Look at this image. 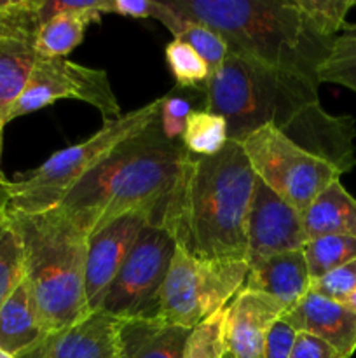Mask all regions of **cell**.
<instances>
[{"instance_id":"obj_1","label":"cell","mask_w":356,"mask_h":358,"mask_svg":"<svg viewBox=\"0 0 356 358\" xmlns=\"http://www.w3.org/2000/svg\"><path fill=\"white\" fill-rule=\"evenodd\" d=\"M202 94L206 110L225 119L232 142L269 126L344 173L356 166L355 119L328 114L313 79L229 55Z\"/></svg>"},{"instance_id":"obj_2","label":"cell","mask_w":356,"mask_h":358,"mask_svg":"<svg viewBox=\"0 0 356 358\" xmlns=\"http://www.w3.org/2000/svg\"><path fill=\"white\" fill-rule=\"evenodd\" d=\"M255 178L239 142L229 140L215 156L187 154L154 226L164 227L192 257L246 262V219Z\"/></svg>"},{"instance_id":"obj_3","label":"cell","mask_w":356,"mask_h":358,"mask_svg":"<svg viewBox=\"0 0 356 358\" xmlns=\"http://www.w3.org/2000/svg\"><path fill=\"white\" fill-rule=\"evenodd\" d=\"M187 154L184 143L164 135L157 115L115 147L54 210L87 238L126 213H147L154 224Z\"/></svg>"},{"instance_id":"obj_4","label":"cell","mask_w":356,"mask_h":358,"mask_svg":"<svg viewBox=\"0 0 356 358\" xmlns=\"http://www.w3.org/2000/svg\"><path fill=\"white\" fill-rule=\"evenodd\" d=\"M166 3L178 16L216 31L225 41L229 55L314 83L318 66L328 56L335 38L318 34L293 0H173Z\"/></svg>"},{"instance_id":"obj_5","label":"cell","mask_w":356,"mask_h":358,"mask_svg":"<svg viewBox=\"0 0 356 358\" xmlns=\"http://www.w3.org/2000/svg\"><path fill=\"white\" fill-rule=\"evenodd\" d=\"M30 285L47 331L82 320L91 313L86 299L87 236L54 208L42 213H10Z\"/></svg>"},{"instance_id":"obj_6","label":"cell","mask_w":356,"mask_h":358,"mask_svg":"<svg viewBox=\"0 0 356 358\" xmlns=\"http://www.w3.org/2000/svg\"><path fill=\"white\" fill-rule=\"evenodd\" d=\"M161 98L103 122L93 136L52 154L35 170L10 180V213H42L56 208L66 194L100 166L112 150L136 135L159 115Z\"/></svg>"},{"instance_id":"obj_7","label":"cell","mask_w":356,"mask_h":358,"mask_svg":"<svg viewBox=\"0 0 356 358\" xmlns=\"http://www.w3.org/2000/svg\"><path fill=\"white\" fill-rule=\"evenodd\" d=\"M244 261H206L177 247L159 297L164 322L195 329L227 306L244 287Z\"/></svg>"},{"instance_id":"obj_8","label":"cell","mask_w":356,"mask_h":358,"mask_svg":"<svg viewBox=\"0 0 356 358\" xmlns=\"http://www.w3.org/2000/svg\"><path fill=\"white\" fill-rule=\"evenodd\" d=\"M257 178L299 213L341 180L344 171L330 161L297 145L274 128L257 129L241 142Z\"/></svg>"},{"instance_id":"obj_9","label":"cell","mask_w":356,"mask_h":358,"mask_svg":"<svg viewBox=\"0 0 356 358\" xmlns=\"http://www.w3.org/2000/svg\"><path fill=\"white\" fill-rule=\"evenodd\" d=\"M175 250L177 243L164 227L147 224L108 287L100 310L122 320L157 317Z\"/></svg>"},{"instance_id":"obj_10","label":"cell","mask_w":356,"mask_h":358,"mask_svg":"<svg viewBox=\"0 0 356 358\" xmlns=\"http://www.w3.org/2000/svg\"><path fill=\"white\" fill-rule=\"evenodd\" d=\"M59 100L89 103L100 112L103 122L122 117L121 105L105 70L79 65L66 58H38L27 87L9 110L7 122Z\"/></svg>"},{"instance_id":"obj_11","label":"cell","mask_w":356,"mask_h":358,"mask_svg":"<svg viewBox=\"0 0 356 358\" xmlns=\"http://www.w3.org/2000/svg\"><path fill=\"white\" fill-rule=\"evenodd\" d=\"M307 241L302 213L279 198L260 178H255L246 219L248 268L271 255L302 250Z\"/></svg>"},{"instance_id":"obj_12","label":"cell","mask_w":356,"mask_h":358,"mask_svg":"<svg viewBox=\"0 0 356 358\" xmlns=\"http://www.w3.org/2000/svg\"><path fill=\"white\" fill-rule=\"evenodd\" d=\"M149 222L147 213H126L87 238L86 299L91 311L100 310L108 287L131 252L140 231Z\"/></svg>"},{"instance_id":"obj_13","label":"cell","mask_w":356,"mask_h":358,"mask_svg":"<svg viewBox=\"0 0 356 358\" xmlns=\"http://www.w3.org/2000/svg\"><path fill=\"white\" fill-rule=\"evenodd\" d=\"M285 313L272 297L241 289L225 308L223 358H264L267 332Z\"/></svg>"},{"instance_id":"obj_14","label":"cell","mask_w":356,"mask_h":358,"mask_svg":"<svg viewBox=\"0 0 356 358\" xmlns=\"http://www.w3.org/2000/svg\"><path fill=\"white\" fill-rule=\"evenodd\" d=\"M121 322L101 310L91 311L75 324L47 332L16 358H119Z\"/></svg>"},{"instance_id":"obj_15","label":"cell","mask_w":356,"mask_h":358,"mask_svg":"<svg viewBox=\"0 0 356 358\" xmlns=\"http://www.w3.org/2000/svg\"><path fill=\"white\" fill-rule=\"evenodd\" d=\"M283 320L297 332H307L351 358L356 352V313L344 303L309 292L290 308Z\"/></svg>"},{"instance_id":"obj_16","label":"cell","mask_w":356,"mask_h":358,"mask_svg":"<svg viewBox=\"0 0 356 358\" xmlns=\"http://www.w3.org/2000/svg\"><path fill=\"white\" fill-rule=\"evenodd\" d=\"M243 289L265 294L288 311L311 290V275L302 250L283 252L250 266Z\"/></svg>"},{"instance_id":"obj_17","label":"cell","mask_w":356,"mask_h":358,"mask_svg":"<svg viewBox=\"0 0 356 358\" xmlns=\"http://www.w3.org/2000/svg\"><path fill=\"white\" fill-rule=\"evenodd\" d=\"M192 329L163 318H128L117 334L119 358H184Z\"/></svg>"},{"instance_id":"obj_18","label":"cell","mask_w":356,"mask_h":358,"mask_svg":"<svg viewBox=\"0 0 356 358\" xmlns=\"http://www.w3.org/2000/svg\"><path fill=\"white\" fill-rule=\"evenodd\" d=\"M47 332L30 285L23 276L0 306V350L17 357L37 345Z\"/></svg>"},{"instance_id":"obj_19","label":"cell","mask_w":356,"mask_h":358,"mask_svg":"<svg viewBox=\"0 0 356 358\" xmlns=\"http://www.w3.org/2000/svg\"><path fill=\"white\" fill-rule=\"evenodd\" d=\"M307 240L321 236L356 238V198L341 180L328 185L302 213Z\"/></svg>"},{"instance_id":"obj_20","label":"cell","mask_w":356,"mask_h":358,"mask_svg":"<svg viewBox=\"0 0 356 358\" xmlns=\"http://www.w3.org/2000/svg\"><path fill=\"white\" fill-rule=\"evenodd\" d=\"M37 59L38 55L30 38H0V117L6 124L9 110L27 87Z\"/></svg>"},{"instance_id":"obj_21","label":"cell","mask_w":356,"mask_h":358,"mask_svg":"<svg viewBox=\"0 0 356 358\" xmlns=\"http://www.w3.org/2000/svg\"><path fill=\"white\" fill-rule=\"evenodd\" d=\"M87 27V21L70 14H59L42 23L34 41L38 58H65L84 41Z\"/></svg>"},{"instance_id":"obj_22","label":"cell","mask_w":356,"mask_h":358,"mask_svg":"<svg viewBox=\"0 0 356 358\" xmlns=\"http://www.w3.org/2000/svg\"><path fill=\"white\" fill-rule=\"evenodd\" d=\"M316 83L344 86L356 93V24H346L316 70Z\"/></svg>"},{"instance_id":"obj_23","label":"cell","mask_w":356,"mask_h":358,"mask_svg":"<svg viewBox=\"0 0 356 358\" xmlns=\"http://www.w3.org/2000/svg\"><path fill=\"white\" fill-rule=\"evenodd\" d=\"M227 122L222 115L213 114L206 108L191 112L181 136V143L188 154L199 157L215 156L227 145Z\"/></svg>"},{"instance_id":"obj_24","label":"cell","mask_w":356,"mask_h":358,"mask_svg":"<svg viewBox=\"0 0 356 358\" xmlns=\"http://www.w3.org/2000/svg\"><path fill=\"white\" fill-rule=\"evenodd\" d=\"M304 259L309 269L311 282L328 275L334 269L356 259V238L321 236L309 240L302 247Z\"/></svg>"},{"instance_id":"obj_25","label":"cell","mask_w":356,"mask_h":358,"mask_svg":"<svg viewBox=\"0 0 356 358\" xmlns=\"http://www.w3.org/2000/svg\"><path fill=\"white\" fill-rule=\"evenodd\" d=\"M166 63L178 87L205 91L209 79V69L205 59L181 38H173L166 45Z\"/></svg>"},{"instance_id":"obj_26","label":"cell","mask_w":356,"mask_h":358,"mask_svg":"<svg viewBox=\"0 0 356 358\" xmlns=\"http://www.w3.org/2000/svg\"><path fill=\"white\" fill-rule=\"evenodd\" d=\"M311 27L327 38L337 37L346 27V16L355 0H293Z\"/></svg>"},{"instance_id":"obj_27","label":"cell","mask_w":356,"mask_h":358,"mask_svg":"<svg viewBox=\"0 0 356 358\" xmlns=\"http://www.w3.org/2000/svg\"><path fill=\"white\" fill-rule=\"evenodd\" d=\"M23 255L16 233L9 222L0 229V306L23 280Z\"/></svg>"},{"instance_id":"obj_28","label":"cell","mask_w":356,"mask_h":358,"mask_svg":"<svg viewBox=\"0 0 356 358\" xmlns=\"http://www.w3.org/2000/svg\"><path fill=\"white\" fill-rule=\"evenodd\" d=\"M225 308L202 322L201 325L192 329V334L185 346L184 358H223Z\"/></svg>"},{"instance_id":"obj_29","label":"cell","mask_w":356,"mask_h":358,"mask_svg":"<svg viewBox=\"0 0 356 358\" xmlns=\"http://www.w3.org/2000/svg\"><path fill=\"white\" fill-rule=\"evenodd\" d=\"M59 14H70L89 24L100 23L107 14V0H40L38 7V27Z\"/></svg>"},{"instance_id":"obj_30","label":"cell","mask_w":356,"mask_h":358,"mask_svg":"<svg viewBox=\"0 0 356 358\" xmlns=\"http://www.w3.org/2000/svg\"><path fill=\"white\" fill-rule=\"evenodd\" d=\"M309 292L337 303H346L353 294H356V259L321 278L313 280Z\"/></svg>"},{"instance_id":"obj_31","label":"cell","mask_w":356,"mask_h":358,"mask_svg":"<svg viewBox=\"0 0 356 358\" xmlns=\"http://www.w3.org/2000/svg\"><path fill=\"white\" fill-rule=\"evenodd\" d=\"M192 110H194L192 101L180 94L171 93L161 98L159 124L164 135L173 142H181L185 124H187V119Z\"/></svg>"},{"instance_id":"obj_32","label":"cell","mask_w":356,"mask_h":358,"mask_svg":"<svg viewBox=\"0 0 356 358\" xmlns=\"http://www.w3.org/2000/svg\"><path fill=\"white\" fill-rule=\"evenodd\" d=\"M297 331L290 327L283 317L276 322L265 338L264 358H288L295 345Z\"/></svg>"},{"instance_id":"obj_33","label":"cell","mask_w":356,"mask_h":358,"mask_svg":"<svg viewBox=\"0 0 356 358\" xmlns=\"http://www.w3.org/2000/svg\"><path fill=\"white\" fill-rule=\"evenodd\" d=\"M288 358H348L323 339L307 332H297L295 345Z\"/></svg>"},{"instance_id":"obj_34","label":"cell","mask_w":356,"mask_h":358,"mask_svg":"<svg viewBox=\"0 0 356 358\" xmlns=\"http://www.w3.org/2000/svg\"><path fill=\"white\" fill-rule=\"evenodd\" d=\"M156 0H107V14L147 20L154 16Z\"/></svg>"},{"instance_id":"obj_35","label":"cell","mask_w":356,"mask_h":358,"mask_svg":"<svg viewBox=\"0 0 356 358\" xmlns=\"http://www.w3.org/2000/svg\"><path fill=\"white\" fill-rule=\"evenodd\" d=\"M9 205H10V180L0 182V229L9 222Z\"/></svg>"},{"instance_id":"obj_36","label":"cell","mask_w":356,"mask_h":358,"mask_svg":"<svg viewBox=\"0 0 356 358\" xmlns=\"http://www.w3.org/2000/svg\"><path fill=\"white\" fill-rule=\"evenodd\" d=\"M3 128H6V121L0 117V182H9V178L3 175L2 171V150H3Z\"/></svg>"},{"instance_id":"obj_37","label":"cell","mask_w":356,"mask_h":358,"mask_svg":"<svg viewBox=\"0 0 356 358\" xmlns=\"http://www.w3.org/2000/svg\"><path fill=\"white\" fill-rule=\"evenodd\" d=\"M344 304L349 308V310H353V311H355V313H356V294H353V296L349 297V299L346 301Z\"/></svg>"},{"instance_id":"obj_38","label":"cell","mask_w":356,"mask_h":358,"mask_svg":"<svg viewBox=\"0 0 356 358\" xmlns=\"http://www.w3.org/2000/svg\"><path fill=\"white\" fill-rule=\"evenodd\" d=\"M0 358H16V357L9 355V353H7V352H3V350H0Z\"/></svg>"},{"instance_id":"obj_39","label":"cell","mask_w":356,"mask_h":358,"mask_svg":"<svg viewBox=\"0 0 356 358\" xmlns=\"http://www.w3.org/2000/svg\"><path fill=\"white\" fill-rule=\"evenodd\" d=\"M355 3H356V0H355Z\"/></svg>"}]
</instances>
